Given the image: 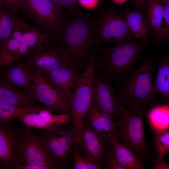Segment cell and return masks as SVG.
Masks as SVG:
<instances>
[{"mask_svg":"<svg viewBox=\"0 0 169 169\" xmlns=\"http://www.w3.org/2000/svg\"><path fill=\"white\" fill-rule=\"evenodd\" d=\"M155 67L152 59L143 61L137 68L115 88L121 104L134 111H146L156 103L154 88Z\"/></svg>","mask_w":169,"mask_h":169,"instance_id":"obj_1","label":"cell"},{"mask_svg":"<svg viewBox=\"0 0 169 169\" xmlns=\"http://www.w3.org/2000/svg\"><path fill=\"white\" fill-rule=\"evenodd\" d=\"M143 45L142 43L131 40L108 48L100 46L96 55V67L100 68L102 75L108 81L120 83L134 71L135 63Z\"/></svg>","mask_w":169,"mask_h":169,"instance_id":"obj_2","label":"cell"},{"mask_svg":"<svg viewBox=\"0 0 169 169\" xmlns=\"http://www.w3.org/2000/svg\"><path fill=\"white\" fill-rule=\"evenodd\" d=\"M94 18L84 12L70 18L63 28L60 39L74 62L79 66L89 59L95 44Z\"/></svg>","mask_w":169,"mask_h":169,"instance_id":"obj_3","label":"cell"},{"mask_svg":"<svg viewBox=\"0 0 169 169\" xmlns=\"http://www.w3.org/2000/svg\"><path fill=\"white\" fill-rule=\"evenodd\" d=\"M99 49H93L84 72L76 82L69 100L72 118L71 128L78 134L85 120L86 114L92 103L93 79L96 67V57Z\"/></svg>","mask_w":169,"mask_h":169,"instance_id":"obj_4","label":"cell"},{"mask_svg":"<svg viewBox=\"0 0 169 169\" xmlns=\"http://www.w3.org/2000/svg\"><path fill=\"white\" fill-rule=\"evenodd\" d=\"M22 12L33 25L53 39L60 38L70 19L52 0H26Z\"/></svg>","mask_w":169,"mask_h":169,"instance_id":"obj_5","label":"cell"},{"mask_svg":"<svg viewBox=\"0 0 169 169\" xmlns=\"http://www.w3.org/2000/svg\"><path fill=\"white\" fill-rule=\"evenodd\" d=\"M146 111H134L126 108L117 125V141L129 149L144 163L149 148L146 142L143 120Z\"/></svg>","mask_w":169,"mask_h":169,"instance_id":"obj_6","label":"cell"},{"mask_svg":"<svg viewBox=\"0 0 169 169\" xmlns=\"http://www.w3.org/2000/svg\"><path fill=\"white\" fill-rule=\"evenodd\" d=\"M93 32L95 44H116L132 40L135 37L129 28L124 14L103 8L94 18Z\"/></svg>","mask_w":169,"mask_h":169,"instance_id":"obj_7","label":"cell"},{"mask_svg":"<svg viewBox=\"0 0 169 169\" xmlns=\"http://www.w3.org/2000/svg\"><path fill=\"white\" fill-rule=\"evenodd\" d=\"M19 61L25 67L44 75L62 65L74 62L60 38L51 39Z\"/></svg>","mask_w":169,"mask_h":169,"instance_id":"obj_8","label":"cell"},{"mask_svg":"<svg viewBox=\"0 0 169 169\" xmlns=\"http://www.w3.org/2000/svg\"><path fill=\"white\" fill-rule=\"evenodd\" d=\"M31 128L25 125L20 128L21 140L18 159L13 167L17 165L33 164L47 166L51 169L57 168L39 136L33 132Z\"/></svg>","mask_w":169,"mask_h":169,"instance_id":"obj_9","label":"cell"},{"mask_svg":"<svg viewBox=\"0 0 169 169\" xmlns=\"http://www.w3.org/2000/svg\"><path fill=\"white\" fill-rule=\"evenodd\" d=\"M25 67L32 79L33 89L36 99L45 105L47 109L52 113L71 115V110L67 98L56 89L43 74Z\"/></svg>","mask_w":169,"mask_h":169,"instance_id":"obj_10","label":"cell"},{"mask_svg":"<svg viewBox=\"0 0 169 169\" xmlns=\"http://www.w3.org/2000/svg\"><path fill=\"white\" fill-rule=\"evenodd\" d=\"M105 133H100L84 120L75 142V146L85 157L106 168L109 143Z\"/></svg>","mask_w":169,"mask_h":169,"instance_id":"obj_11","label":"cell"},{"mask_svg":"<svg viewBox=\"0 0 169 169\" xmlns=\"http://www.w3.org/2000/svg\"><path fill=\"white\" fill-rule=\"evenodd\" d=\"M91 103L99 110L111 116L117 125L126 108L120 102L112 83L102 75L94 74Z\"/></svg>","mask_w":169,"mask_h":169,"instance_id":"obj_12","label":"cell"},{"mask_svg":"<svg viewBox=\"0 0 169 169\" xmlns=\"http://www.w3.org/2000/svg\"><path fill=\"white\" fill-rule=\"evenodd\" d=\"M0 124V162L1 168L11 169L17 163L20 142V128Z\"/></svg>","mask_w":169,"mask_h":169,"instance_id":"obj_13","label":"cell"},{"mask_svg":"<svg viewBox=\"0 0 169 169\" xmlns=\"http://www.w3.org/2000/svg\"><path fill=\"white\" fill-rule=\"evenodd\" d=\"M10 36L20 43L27 45L31 53L53 39L34 25L27 23L18 14H15L14 17L13 29Z\"/></svg>","mask_w":169,"mask_h":169,"instance_id":"obj_14","label":"cell"},{"mask_svg":"<svg viewBox=\"0 0 169 169\" xmlns=\"http://www.w3.org/2000/svg\"><path fill=\"white\" fill-rule=\"evenodd\" d=\"M17 120L25 126L44 130L53 129L72 122L69 114H53L44 109L26 113Z\"/></svg>","mask_w":169,"mask_h":169,"instance_id":"obj_15","label":"cell"},{"mask_svg":"<svg viewBox=\"0 0 169 169\" xmlns=\"http://www.w3.org/2000/svg\"><path fill=\"white\" fill-rule=\"evenodd\" d=\"M79 67L73 62L60 66L44 75L69 101L74 85L81 74Z\"/></svg>","mask_w":169,"mask_h":169,"instance_id":"obj_16","label":"cell"},{"mask_svg":"<svg viewBox=\"0 0 169 169\" xmlns=\"http://www.w3.org/2000/svg\"><path fill=\"white\" fill-rule=\"evenodd\" d=\"M38 101L19 88L0 80V104L22 107H40Z\"/></svg>","mask_w":169,"mask_h":169,"instance_id":"obj_17","label":"cell"},{"mask_svg":"<svg viewBox=\"0 0 169 169\" xmlns=\"http://www.w3.org/2000/svg\"><path fill=\"white\" fill-rule=\"evenodd\" d=\"M17 63L11 65L0 80L19 88L28 95L35 98L29 73L21 63L19 61Z\"/></svg>","mask_w":169,"mask_h":169,"instance_id":"obj_18","label":"cell"},{"mask_svg":"<svg viewBox=\"0 0 169 169\" xmlns=\"http://www.w3.org/2000/svg\"><path fill=\"white\" fill-rule=\"evenodd\" d=\"M118 161L124 169H143V162L129 149L119 142L111 133H105Z\"/></svg>","mask_w":169,"mask_h":169,"instance_id":"obj_19","label":"cell"},{"mask_svg":"<svg viewBox=\"0 0 169 169\" xmlns=\"http://www.w3.org/2000/svg\"><path fill=\"white\" fill-rule=\"evenodd\" d=\"M44 130L42 135L39 136L42 142L60 169L67 168L71 156L64 150L51 129Z\"/></svg>","mask_w":169,"mask_h":169,"instance_id":"obj_20","label":"cell"},{"mask_svg":"<svg viewBox=\"0 0 169 169\" xmlns=\"http://www.w3.org/2000/svg\"><path fill=\"white\" fill-rule=\"evenodd\" d=\"M124 15L135 37L141 39L142 43L146 45L150 30L146 17L140 11L127 10Z\"/></svg>","mask_w":169,"mask_h":169,"instance_id":"obj_21","label":"cell"},{"mask_svg":"<svg viewBox=\"0 0 169 169\" xmlns=\"http://www.w3.org/2000/svg\"><path fill=\"white\" fill-rule=\"evenodd\" d=\"M154 88L162 102L169 105V57L164 56L160 60Z\"/></svg>","mask_w":169,"mask_h":169,"instance_id":"obj_22","label":"cell"},{"mask_svg":"<svg viewBox=\"0 0 169 169\" xmlns=\"http://www.w3.org/2000/svg\"><path fill=\"white\" fill-rule=\"evenodd\" d=\"M150 107L147 117L153 131L169 129V105L155 104Z\"/></svg>","mask_w":169,"mask_h":169,"instance_id":"obj_23","label":"cell"},{"mask_svg":"<svg viewBox=\"0 0 169 169\" xmlns=\"http://www.w3.org/2000/svg\"><path fill=\"white\" fill-rule=\"evenodd\" d=\"M146 18L152 33L158 36L162 24L165 5L162 0H148Z\"/></svg>","mask_w":169,"mask_h":169,"instance_id":"obj_24","label":"cell"},{"mask_svg":"<svg viewBox=\"0 0 169 169\" xmlns=\"http://www.w3.org/2000/svg\"><path fill=\"white\" fill-rule=\"evenodd\" d=\"M20 43L10 36L7 40L1 46L0 65L1 67H9L21 59L19 48Z\"/></svg>","mask_w":169,"mask_h":169,"instance_id":"obj_25","label":"cell"},{"mask_svg":"<svg viewBox=\"0 0 169 169\" xmlns=\"http://www.w3.org/2000/svg\"><path fill=\"white\" fill-rule=\"evenodd\" d=\"M43 109L41 107L22 108L0 104V123H7L10 120L17 119L26 113Z\"/></svg>","mask_w":169,"mask_h":169,"instance_id":"obj_26","label":"cell"},{"mask_svg":"<svg viewBox=\"0 0 169 169\" xmlns=\"http://www.w3.org/2000/svg\"><path fill=\"white\" fill-rule=\"evenodd\" d=\"M15 14L7 9L0 7V41L1 45L7 40L11 34Z\"/></svg>","mask_w":169,"mask_h":169,"instance_id":"obj_27","label":"cell"},{"mask_svg":"<svg viewBox=\"0 0 169 169\" xmlns=\"http://www.w3.org/2000/svg\"><path fill=\"white\" fill-rule=\"evenodd\" d=\"M153 133L156 156L164 157L169 154V131H155Z\"/></svg>","mask_w":169,"mask_h":169,"instance_id":"obj_28","label":"cell"},{"mask_svg":"<svg viewBox=\"0 0 169 169\" xmlns=\"http://www.w3.org/2000/svg\"><path fill=\"white\" fill-rule=\"evenodd\" d=\"M73 168L74 169H103L100 165L85 157L82 156L75 146L72 153Z\"/></svg>","mask_w":169,"mask_h":169,"instance_id":"obj_29","label":"cell"},{"mask_svg":"<svg viewBox=\"0 0 169 169\" xmlns=\"http://www.w3.org/2000/svg\"><path fill=\"white\" fill-rule=\"evenodd\" d=\"M99 115L103 132H106L107 134L111 133L116 137L118 132V127L112 117L100 110H99Z\"/></svg>","mask_w":169,"mask_h":169,"instance_id":"obj_30","label":"cell"},{"mask_svg":"<svg viewBox=\"0 0 169 169\" xmlns=\"http://www.w3.org/2000/svg\"><path fill=\"white\" fill-rule=\"evenodd\" d=\"M99 109L92 103L85 116V119L95 131L101 133L103 132L99 115Z\"/></svg>","mask_w":169,"mask_h":169,"instance_id":"obj_31","label":"cell"},{"mask_svg":"<svg viewBox=\"0 0 169 169\" xmlns=\"http://www.w3.org/2000/svg\"><path fill=\"white\" fill-rule=\"evenodd\" d=\"M52 0L62 9H64L67 10L73 16L84 12L79 4L78 0Z\"/></svg>","mask_w":169,"mask_h":169,"instance_id":"obj_32","label":"cell"},{"mask_svg":"<svg viewBox=\"0 0 169 169\" xmlns=\"http://www.w3.org/2000/svg\"><path fill=\"white\" fill-rule=\"evenodd\" d=\"M26 0H0V7L5 8L14 14L22 12Z\"/></svg>","mask_w":169,"mask_h":169,"instance_id":"obj_33","label":"cell"},{"mask_svg":"<svg viewBox=\"0 0 169 169\" xmlns=\"http://www.w3.org/2000/svg\"><path fill=\"white\" fill-rule=\"evenodd\" d=\"M158 37H169V3L165 6L162 24Z\"/></svg>","mask_w":169,"mask_h":169,"instance_id":"obj_34","label":"cell"},{"mask_svg":"<svg viewBox=\"0 0 169 169\" xmlns=\"http://www.w3.org/2000/svg\"><path fill=\"white\" fill-rule=\"evenodd\" d=\"M109 146L107 153L106 168L124 169L118 161L112 149L109 142Z\"/></svg>","mask_w":169,"mask_h":169,"instance_id":"obj_35","label":"cell"},{"mask_svg":"<svg viewBox=\"0 0 169 169\" xmlns=\"http://www.w3.org/2000/svg\"><path fill=\"white\" fill-rule=\"evenodd\" d=\"M100 0H78L79 6L84 9L93 10L99 5Z\"/></svg>","mask_w":169,"mask_h":169,"instance_id":"obj_36","label":"cell"},{"mask_svg":"<svg viewBox=\"0 0 169 169\" xmlns=\"http://www.w3.org/2000/svg\"><path fill=\"white\" fill-rule=\"evenodd\" d=\"M153 169H169V163L165 160L164 157L156 156L154 161Z\"/></svg>","mask_w":169,"mask_h":169,"instance_id":"obj_37","label":"cell"},{"mask_svg":"<svg viewBox=\"0 0 169 169\" xmlns=\"http://www.w3.org/2000/svg\"><path fill=\"white\" fill-rule=\"evenodd\" d=\"M12 169H51L48 166L33 164L24 165H17L14 166Z\"/></svg>","mask_w":169,"mask_h":169,"instance_id":"obj_38","label":"cell"},{"mask_svg":"<svg viewBox=\"0 0 169 169\" xmlns=\"http://www.w3.org/2000/svg\"><path fill=\"white\" fill-rule=\"evenodd\" d=\"M137 7L147 11V3L148 0H133Z\"/></svg>","mask_w":169,"mask_h":169,"instance_id":"obj_39","label":"cell"},{"mask_svg":"<svg viewBox=\"0 0 169 169\" xmlns=\"http://www.w3.org/2000/svg\"><path fill=\"white\" fill-rule=\"evenodd\" d=\"M112 1L115 5H122L128 0H112Z\"/></svg>","mask_w":169,"mask_h":169,"instance_id":"obj_40","label":"cell"},{"mask_svg":"<svg viewBox=\"0 0 169 169\" xmlns=\"http://www.w3.org/2000/svg\"><path fill=\"white\" fill-rule=\"evenodd\" d=\"M162 1L165 6L166 4L169 3V0H162Z\"/></svg>","mask_w":169,"mask_h":169,"instance_id":"obj_41","label":"cell"}]
</instances>
